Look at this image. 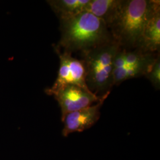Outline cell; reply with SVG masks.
I'll list each match as a JSON object with an SVG mask.
<instances>
[{"label":"cell","mask_w":160,"mask_h":160,"mask_svg":"<svg viewBox=\"0 0 160 160\" xmlns=\"http://www.w3.org/2000/svg\"><path fill=\"white\" fill-rule=\"evenodd\" d=\"M156 59L152 61L138 63L131 67H124L121 68L114 69L113 72V85L119 84L125 80L145 75Z\"/></svg>","instance_id":"10"},{"label":"cell","mask_w":160,"mask_h":160,"mask_svg":"<svg viewBox=\"0 0 160 160\" xmlns=\"http://www.w3.org/2000/svg\"><path fill=\"white\" fill-rule=\"evenodd\" d=\"M59 58L60 64L57 79L51 88L46 89V94L49 95L59 88L66 85H74L90 91L86 82V71L83 62L72 57L71 53L61 52L59 48L54 46Z\"/></svg>","instance_id":"4"},{"label":"cell","mask_w":160,"mask_h":160,"mask_svg":"<svg viewBox=\"0 0 160 160\" xmlns=\"http://www.w3.org/2000/svg\"><path fill=\"white\" fill-rule=\"evenodd\" d=\"M108 96L103 97L94 105L67 114L62 121L64 125L62 130L63 137H68L72 133L84 131L93 126L100 118V109Z\"/></svg>","instance_id":"6"},{"label":"cell","mask_w":160,"mask_h":160,"mask_svg":"<svg viewBox=\"0 0 160 160\" xmlns=\"http://www.w3.org/2000/svg\"><path fill=\"white\" fill-rule=\"evenodd\" d=\"M89 0H49L48 4L59 20L68 18L84 12Z\"/></svg>","instance_id":"9"},{"label":"cell","mask_w":160,"mask_h":160,"mask_svg":"<svg viewBox=\"0 0 160 160\" xmlns=\"http://www.w3.org/2000/svg\"><path fill=\"white\" fill-rule=\"evenodd\" d=\"M122 0H89L84 12L101 19L108 26L118 12Z\"/></svg>","instance_id":"8"},{"label":"cell","mask_w":160,"mask_h":160,"mask_svg":"<svg viewBox=\"0 0 160 160\" xmlns=\"http://www.w3.org/2000/svg\"><path fill=\"white\" fill-rule=\"evenodd\" d=\"M160 47V8L154 12L147 23L137 49L154 53Z\"/></svg>","instance_id":"7"},{"label":"cell","mask_w":160,"mask_h":160,"mask_svg":"<svg viewBox=\"0 0 160 160\" xmlns=\"http://www.w3.org/2000/svg\"><path fill=\"white\" fill-rule=\"evenodd\" d=\"M121 46L113 40L82 54L87 86L98 96L110 92L114 58Z\"/></svg>","instance_id":"3"},{"label":"cell","mask_w":160,"mask_h":160,"mask_svg":"<svg viewBox=\"0 0 160 160\" xmlns=\"http://www.w3.org/2000/svg\"><path fill=\"white\" fill-rule=\"evenodd\" d=\"M109 94L108 92L102 96H98L78 86L66 85L52 92L49 95L54 96L61 108L62 122L69 113L92 106V103L98 102Z\"/></svg>","instance_id":"5"},{"label":"cell","mask_w":160,"mask_h":160,"mask_svg":"<svg viewBox=\"0 0 160 160\" xmlns=\"http://www.w3.org/2000/svg\"><path fill=\"white\" fill-rule=\"evenodd\" d=\"M158 0H122L119 8L108 26L115 41L123 48L137 49L143 29L155 11Z\"/></svg>","instance_id":"2"},{"label":"cell","mask_w":160,"mask_h":160,"mask_svg":"<svg viewBox=\"0 0 160 160\" xmlns=\"http://www.w3.org/2000/svg\"><path fill=\"white\" fill-rule=\"evenodd\" d=\"M59 20L61 38L57 46L63 51L82 54L114 40L106 24L88 12Z\"/></svg>","instance_id":"1"},{"label":"cell","mask_w":160,"mask_h":160,"mask_svg":"<svg viewBox=\"0 0 160 160\" xmlns=\"http://www.w3.org/2000/svg\"><path fill=\"white\" fill-rule=\"evenodd\" d=\"M148 79L152 86L157 90L160 88V55L158 56L154 62L149 69L148 72L145 75Z\"/></svg>","instance_id":"11"}]
</instances>
